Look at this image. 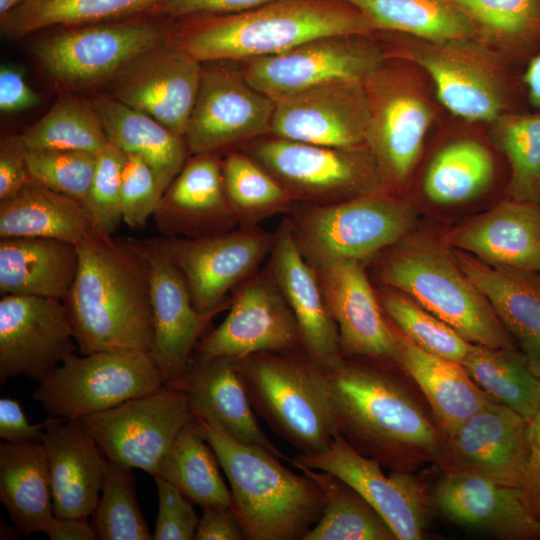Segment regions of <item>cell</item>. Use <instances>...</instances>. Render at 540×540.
<instances>
[{"label":"cell","mask_w":540,"mask_h":540,"mask_svg":"<svg viewBox=\"0 0 540 540\" xmlns=\"http://www.w3.org/2000/svg\"><path fill=\"white\" fill-rule=\"evenodd\" d=\"M393 366L345 357L323 379L338 432L391 471L411 472L439 462L445 437Z\"/></svg>","instance_id":"obj_1"},{"label":"cell","mask_w":540,"mask_h":540,"mask_svg":"<svg viewBox=\"0 0 540 540\" xmlns=\"http://www.w3.org/2000/svg\"><path fill=\"white\" fill-rule=\"evenodd\" d=\"M77 247V275L63 302L79 352L151 355L154 328L145 258L125 238L93 228Z\"/></svg>","instance_id":"obj_2"},{"label":"cell","mask_w":540,"mask_h":540,"mask_svg":"<svg viewBox=\"0 0 540 540\" xmlns=\"http://www.w3.org/2000/svg\"><path fill=\"white\" fill-rule=\"evenodd\" d=\"M181 48L197 61L254 59L277 55L309 41L369 36L377 31L343 0H276L227 15H197Z\"/></svg>","instance_id":"obj_3"},{"label":"cell","mask_w":540,"mask_h":540,"mask_svg":"<svg viewBox=\"0 0 540 540\" xmlns=\"http://www.w3.org/2000/svg\"><path fill=\"white\" fill-rule=\"evenodd\" d=\"M194 421L229 481L246 539L301 540L323 510L319 485L284 467L270 451L240 443L198 418Z\"/></svg>","instance_id":"obj_4"},{"label":"cell","mask_w":540,"mask_h":540,"mask_svg":"<svg viewBox=\"0 0 540 540\" xmlns=\"http://www.w3.org/2000/svg\"><path fill=\"white\" fill-rule=\"evenodd\" d=\"M392 55L424 70L441 104L468 121L491 123L504 113L523 111L522 74L475 38L430 41L400 34ZM527 100V99H526Z\"/></svg>","instance_id":"obj_5"},{"label":"cell","mask_w":540,"mask_h":540,"mask_svg":"<svg viewBox=\"0 0 540 540\" xmlns=\"http://www.w3.org/2000/svg\"><path fill=\"white\" fill-rule=\"evenodd\" d=\"M379 279L414 299L469 342L514 349L510 333L455 254L436 241L424 237L403 241L380 266Z\"/></svg>","instance_id":"obj_6"},{"label":"cell","mask_w":540,"mask_h":540,"mask_svg":"<svg viewBox=\"0 0 540 540\" xmlns=\"http://www.w3.org/2000/svg\"><path fill=\"white\" fill-rule=\"evenodd\" d=\"M236 365L255 410L302 454L328 448L338 432L323 372L302 348L251 354Z\"/></svg>","instance_id":"obj_7"},{"label":"cell","mask_w":540,"mask_h":540,"mask_svg":"<svg viewBox=\"0 0 540 540\" xmlns=\"http://www.w3.org/2000/svg\"><path fill=\"white\" fill-rule=\"evenodd\" d=\"M415 212L381 191L312 205L290 223L297 245L316 269L338 261H361L396 244L413 227Z\"/></svg>","instance_id":"obj_8"},{"label":"cell","mask_w":540,"mask_h":540,"mask_svg":"<svg viewBox=\"0 0 540 540\" xmlns=\"http://www.w3.org/2000/svg\"><path fill=\"white\" fill-rule=\"evenodd\" d=\"M164 386L149 354H75L63 361L33 392L49 417L78 419L103 412Z\"/></svg>","instance_id":"obj_9"},{"label":"cell","mask_w":540,"mask_h":540,"mask_svg":"<svg viewBox=\"0 0 540 540\" xmlns=\"http://www.w3.org/2000/svg\"><path fill=\"white\" fill-rule=\"evenodd\" d=\"M164 39L157 22L125 19L62 27L37 40L32 52L57 82L84 88L116 76Z\"/></svg>","instance_id":"obj_10"},{"label":"cell","mask_w":540,"mask_h":540,"mask_svg":"<svg viewBox=\"0 0 540 540\" xmlns=\"http://www.w3.org/2000/svg\"><path fill=\"white\" fill-rule=\"evenodd\" d=\"M252 156L295 200L314 205L378 192L384 182L366 145L336 148L276 137L257 143Z\"/></svg>","instance_id":"obj_11"},{"label":"cell","mask_w":540,"mask_h":540,"mask_svg":"<svg viewBox=\"0 0 540 540\" xmlns=\"http://www.w3.org/2000/svg\"><path fill=\"white\" fill-rule=\"evenodd\" d=\"M364 86L369 108L365 145L383 181L401 186L420 157L435 117L433 106L411 77L385 62Z\"/></svg>","instance_id":"obj_12"},{"label":"cell","mask_w":540,"mask_h":540,"mask_svg":"<svg viewBox=\"0 0 540 540\" xmlns=\"http://www.w3.org/2000/svg\"><path fill=\"white\" fill-rule=\"evenodd\" d=\"M192 418L184 391L164 385L77 420L108 461L154 476L162 457Z\"/></svg>","instance_id":"obj_13"},{"label":"cell","mask_w":540,"mask_h":540,"mask_svg":"<svg viewBox=\"0 0 540 540\" xmlns=\"http://www.w3.org/2000/svg\"><path fill=\"white\" fill-rule=\"evenodd\" d=\"M182 272L195 308L202 313L224 309L226 294L243 283L271 251L274 237L253 227L200 237L147 239Z\"/></svg>","instance_id":"obj_14"},{"label":"cell","mask_w":540,"mask_h":540,"mask_svg":"<svg viewBox=\"0 0 540 540\" xmlns=\"http://www.w3.org/2000/svg\"><path fill=\"white\" fill-rule=\"evenodd\" d=\"M365 37L315 39L277 55L250 59L243 74L273 100L335 82H364L385 62L384 53Z\"/></svg>","instance_id":"obj_15"},{"label":"cell","mask_w":540,"mask_h":540,"mask_svg":"<svg viewBox=\"0 0 540 540\" xmlns=\"http://www.w3.org/2000/svg\"><path fill=\"white\" fill-rule=\"evenodd\" d=\"M289 462L327 471L357 491L385 520L398 540L424 537L428 497L421 481L411 472L386 475L375 458L359 453L339 432L327 449L316 454H298Z\"/></svg>","instance_id":"obj_16"},{"label":"cell","mask_w":540,"mask_h":540,"mask_svg":"<svg viewBox=\"0 0 540 540\" xmlns=\"http://www.w3.org/2000/svg\"><path fill=\"white\" fill-rule=\"evenodd\" d=\"M77 344L62 300L3 295L0 300V383L48 378Z\"/></svg>","instance_id":"obj_17"},{"label":"cell","mask_w":540,"mask_h":540,"mask_svg":"<svg viewBox=\"0 0 540 540\" xmlns=\"http://www.w3.org/2000/svg\"><path fill=\"white\" fill-rule=\"evenodd\" d=\"M275 102L228 67L203 70L198 95L184 135L194 154L271 132Z\"/></svg>","instance_id":"obj_18"},{"label":"cell","mask_w":540,"mask_h":540,"mask_svg":"<svg viewBox=\"0 0 540 540\" xmlns=\"http://www.w3.org/2000/svg\"><path fill=\"white\" fill-rule=\"evenodd\" d=\"M297 321L273 279L257 276L238 288L223 322L195 347V357L239 359L299 349Z\"/></svg>","instance_id":"obj_19"},{"label":"cell","mask_w":540,"mask_h":540,"mask_svg":"<svg viewBox=\"0 0 540 540\" xmlns=\"http://www.w3.org/2000/svg\"><path fill=\"white\" fill-rule=\"evenodd\" d=\"M147 261L153 317L151 357L164 385L172 386L187 371L197 339L215 313L198 311L180 269L147 239L125 238Z\"/></svg>","instance_id":"obj_20"},{"label":"cell","mask_w":540,"mask_h":540,"mask_svg":"<svg viewBox=\"0 0 540 540\" xmlns=\"http://www.w3.org/2000/svg\"><path fill=\"white\" fill-rule=\"evenodd\" d=\"M274 102L271 132L277 138L336 148L365 145L369 108L364 82H335Z\"/></svg>","instance_id":"obj_21"},{"label":"cell","mask_w":540,"mask_h":540,"mask_svg":"<svg viewBox=\"0 0 540 540\" xmlns=\"http://www.w3.org/2000/svg\"><path fill=\"white\" fill-rule=\"evenodd\" d=\"M528 453V421L511 408L491 400L445 436L438 464L445 471L472 472L521 488Z\"/></svg>","instance_id":"obj_22"},{"label":"cell","mask_w":540,"mask_h":540,"mask_svg":"<svg viewBox=\"0 0 540 540\" xmlns=\"http://www.w3.org/2000/svg\"><path fill=\"white\" fill-rule=\"evenodd\" d=\"M200 62L181 47L159 46L142 54L115 77L118 101L153 117L184 137L198 95Z\"/></svg>","instance_id":"obj_23"},{"label":"cell","mask_w":540,"mask_h":540,"mask_svg":"<svg viewBox=\"0 0 540 540\" xmlns=\"http://www.w3.org/2000/svg\"><path fill=\"white\" fill-rule=\"evenodd\" d=\"M334 319L343 357L400 367L388 319L359 261H338L315 269Z\"/></svg>","instance_id":"obj_24"},{"label":"cell","mask_w":540,"mask_h":540,"mask_svg":"<svg viewBox=\"0 0 540 540\" xmlns=\"http://www.w3.org/2000/svg\"><path fill=\"white\" fill-rule=\"evenodd\" d=\"M270 253L271 278L297 321L303 351L322 372L337 368L344 360L337 325L317 272L302 255L290 223L281 225Z\"/></svg>","instance_id":"obj_25"},{"label":"cell","mask_w":540,"mask_h":540,"mask_svg":"<svg viewBox=\"0 0 540 540\" xmlns=\"http://www.w3.org/2000/svg\"><path fill=\"white\" fill-rule=\"evenodd\" d=\"M434 501L445 517L459 525L503 539L540 537V520L528 507L519 487L472 472L450 470L438 483Z\"/></svg>","instance_id":"obj_26"},{"label":"cell","mask_w":540,"mask_h":540,"mask_svg":"<svg viewBox=\"0 0 540 540\" xmlns=\"http://www.w3.org/2000/svg\"><path fill=\"white\" fill-rule=\"evenodd\" d=\"M169 387L184 391L195 418L240 443L261 447L289 461L260 428L234 358L195 357L185 374Z\"/></svg>","instance_id":"obj_27"},{"label":"cell","mask_w":540,"mask_h":540,"mask_svg":"<svg viewBox=\"0 0 540 540\" xmlns=\"http://www.w3.org/2000/svg\"><path fill=\"white\" fill-rule=\"evenodd\" d=\"M42 443L55 517L88 520L100 498L107 459L77 419L49 417Z\"/></svg>","instance_id":"obj_28"},{"label":"cell","mask_w":540,"mask_h":540,"mask_svg":"<svg viewBox=\"0 0 540 540\" xmlns=\"http://www.w3.org/2000/svg\"><path fill=\"white\" fill-rule=\"evenodd\" d=\"M152 217L167 237L227 231L237 219L226 196L219 160L212 153L195 154L164 192Z\"/></svg>","instance_id":"obj_29"},{"label":"cell","mask_w":540,"mask_h":540,"mask_svg":"<svg viewBox=\"0 0 540 540\" xmlns=\"http://www.w3.org/2000/svg\"><path fill=\"white\" fill-rule=\"evenodd\" d=\"M445 242L492 265L540 272V203L507 198L450 231Z\"/></svg>","instance_id":"obj_30"},{"label":"cell","mask_w":540,"mask_h":540,"mask_svg":"<svg viewBox=\"0 0 540 540\" xmlns=\"http://www.w3.org/2000/svg\"><path fill=\"white\" fill-rule=\"evenodd\" d=\"M388 322L398 349L400 368L422 391L444 437L493 400L460 362L421 349L389 319Z\"/></svg>","instance_id":"obj_31"},{"label":"cell","mask_w":540,"mask_h":540,"mask_svg":"<svg viewBox=\"0 0 540 540\" xmlns=\"http://www.w3.org/2000/svg\"><path fill=\"white\" fill-rule=\"evenodd\" d=\"M79 266L77 244L48 237L0 238L1 295L64 300Z\"/></svg>","instance_id":"obj_32"},{"label":"cell","mask_w":540,"mask_h":540,"mask_svg":"<svg viewBox=\"0 0 540 540\" xmlns=\"http://www.w3.org/2000/svg\"><path fill=\"white\" fill-rule=\"evenodd\" d=\"M456 259L533 362L540 358V272L497 266L459 252Z\"/></svg>","instance_id":"obj_33"},{"label":"cell","mask_w":540,"mask_h":540,"mask_svg":"<svg viewBox=\"0 0 540 540\" xmlns=\"http://www.w3.org/2000/svg\"><path fill=\"white\" fill-rule=\"evenodd\" d=\"M0 501L24 536L44 532L54 521L48 458L42 442L0 443Z\"/></svg>","instance_id":"obj_34"},{"label":"cell","mask_w":540,"mask_h":540,"mask_svg":"<svg viewBox=\"0 0 540 540\" xmlns=\"http://www.w3.org/2000/svg\"><path fill=\"white\" fill-rule=\"evenodd\" d=\"M91 105L109 140L124 153L143 158L165 192L185 165L188 147L182 136L115 98H99Z\"/></svg>","instance_id":"obj_35"},{"label":"cell","mask_w":540,"mask_h":540,"mask_svg":"<svg viewBox=\"0 0 540 540\" xmlns=\"http://www.w3.org/2000/svg\"><path fill=\"white\" fill-rule=\"evenodd\" d=\"M91 229L81 201L32 181L0 202V238L48 237L77 244Z\"/></svg>","instance_id":"obj_36"},{"label":"cell","mask_w":540,"mask_h":540,"mask_svg":"<svg viewBox=\"0 0 540 540\" xmlns=\"http://www.w3.org/2000/svg\"><path fill=\"white\" fill-rule=\"evenodd\" d=\"M471 25L474 38L525 68L540 51V0H446Z\"/></svg>","instance_id":"obj_37"},{"label":"cell","mask_w":540,"mask_h":540,"mask_svg":"<svg viewBox=\"0 0 540 540\" xmlns=\"http://www.w3.org/2000/svg\"><path fill=\"white\" fill-rule=\"evenodd\" d=\"M168 0H25L0 18L2 34L17 39L52 26L111 22L158 13Z\"/></svg>","instance_id":"obj_38"},{"label":"cell","mask_w":540,"mask_h":540,"mask_svg":"<svg viewBox=\"0 0 540 540\" xmlns=\"http://www.w3.org/2000/svg\"><path fill=\"white\" fill-rule=\"evenodd\" d=\"M461 364L493 400L516 411L528 422L539 410L540 377L526 354L472 344Z\"/></svg>","instance_id":"obj_39"},{"label":"cell","mask_w":540,"mask_h":540,"mask_svg":"<svg viewBox=\"0 0 540 540\" xmlns=\"http://www.w3.org/2000/svg\"><path fill=\"white\" fill-rule=\"evenodd\" d=\"M219 467L214 450L198 431L193 417L162 457L154 476L174 485L201 509L212 505L233 506L231 491Z\"/></svg>","instance_id":"obj_40"},{"label":"cell","mask_w":540,"mask_h":540,"mask_svg":"<svg viewBox=\"0 0 540 540\" xmlns=\"http://www.w3.org/2000/svg\"><path fill=\"white\" fill-rule=\"evenodd\" d=\"M324 494L318 523L301 540H395L379 513L350 485L327 471L295 465Z\"/></svg>","instance_id":"obj_41"},{"label":"cell","mask_w":540,"mask_h":540,"mask_svg":"<svg viewBox=\"0 0 540 540\" xmlns=\"http://www.w3.org/2000/svg\"><path fill=\"white\" fill-rule=\"evenodd\" d=\"M495 163L491 152L474 139L443 147L430 162L423 181L427 198L439 205L470 201L492 184Z\"/></svg>","instance_id":"obj_42"},{"label":"cell","mask_w":540,"mask_h":540,"mask_svg":"<svg viewBox=\"0 0 540 540\" xmlns=\"http://www.w3.org/2000/svg\"><path fill=\"white\" fill-rule=\"evenodd\" d=\"M376 30L430 41L474 38L468 21L446 0H343Z\"/></svg>","instance_id":"obj_43"},{"label":"cell","mask_w":540,"mask_h":540,"mask_svg":"<svg viewBox=\"0 0 540 540\" xmlns=\"http://www.w3.org/2000/svg\"><path fill=\"white\" fill-rule=\"evenodd\" d=\"M490 124L509 166L507 198L540 203V110L507 112Z\"/></svg>","instance_id":"obj_44"},{"label":"cell","mask_w":540,"mask_h":540,"mask_svg":"<svg viewBox=\"0 0 540 540\" xmlns=\"http://www.w3.org/2000/svg\"><path fill=\"white\" fill-rule=\"evenodd\" d=\"M19 138L26 150L75 151L95 156L109 142L92 105L72 96L58 98Z\"/></svg>","instance_id":"obj_45"},{"label":"cell","mask_w":540,"mask_h":540,"mask_svg":"<svg viewBox=\"0 0 540 540\" xmlns=\"http://www.w3.org/2000/svg\"><path fill=\"white\" fill-rule=\"evenodd\" d=\"M226 196L237 220L254 223L286 211L295 201L284 185L253 157L231 153L222 163Z\"/></svg>","instance_id":"obj_46"},{"label":"cell","mask_w":540,"mask_h":540,"mask_svg":"<svg viewBox=\"0 0 540 540\" xmlns=\"http://www.w3.org/2000/svg\"><path fill=\"white\" fill-rule=\"evenodd\" d=\"M380 304L392 324L421 349L460 363L468 355L473 343L408 295L391 288L382 292Z\"/></svg>","instance_id":"obj_47"},{"label":"cell","mask_w":540,"mask_h":540,"mask_svg":"<svg viewBox=\"0 0 540 540\" xmlns=\"http://www.w3.org/2000/svg\"><path fill=\"white\" fill-rule=\"evenodd\" d=\"M91 524L101 540H151L139 508L131 468L107 460Z\"/></svg>","instance_id":"obj_48"},{"label":"cell","mask_w":540,"mask_h":540,"mask_svg":"<svg viewBox=\"0 0 540 540\" xmlns=\"http://www.w3.org/2000/svg\"><path fill=\"white\" fill-rule=\"evenodd\" d=\"M97 156L75 151L26 150L30 181L84 203L93 180Z\"/></svg>","instance_id":"obj_49"},{"label":"cell","mask_w":540,"mask_h":540,"mask_svg":"<svg viewBox=\"0 0 540 540\" xmlns=\"http://www.w3.org/2000/svg\"><path fill=\"white\" fill-rule=\"evenodd\" d=\"M125 153L109 140L104 150L97 155L95 172L84 206L90 217L92 228L113 235L120 223L121 184Z\"/></svg>","instance_id":"obj_50"},{"label":"cell","mask_w":540,"mask_h":540,"mask_svg":"<svg viewBox=\"0 0 540 540\" xmlns=\"http://www.w3.org/2000/svg\"><path fill=\"white\" fill-rule=\"evenodd\" d=\"M163 194L150 165L138 155L125 153L121 184L122 222L131 228L145 226Z\"/></svg>","instance_id":"obj_51"},{"label":"cell","mask_w":540,"mask_h":540,"mask_svg":"<svg viewBox=\"0 0 540 540\" xmlns=\"http://www.w3.org/2000/svg\"><path fill=\"white\" fill-rule=\"evenodd\" d=\"M158 493V515L152 539L193 540L200 517L193 503L174 485L154 476Z\"/></svg>","instance_id":"obj_52"},{"label":"cell","mask_w":540,"mask_h":540,"mask_svg":"<svg viewBox=\"0 0 540 540\" xmlns=\"http://www.w3.org/2000/svg\"><path fill=\"white\" fill-rule=\"evenodd\" d=\"M29 181L19 135L5 138L0 145V202L16 195Z\"/></svg>","instance_id":"obj_53"},{"label":"cell","mask_w":540,"mask_h":540,"mask_svg":"<svg viewBox=\"0 0 540 540\" xmlns=\"http://www.w3.org/2000/svg\"><path fill=\"white\" fill-rule=\"evenodd\" d=\"M276 0H168L158 13L171 18L237 14Z\"/></svg>","instance_id":"obj_54"},{"label":"cell","mask_w":540,"mask_h":540,"mask_svg":"<svg viewBox=\"0 0 540 540\" xmlns=\"http://www.w3.org/2000/svg\"><path fill=\"white\" fill-rule=\"evenodd\" d=\"M246 535L233 506L212 505L202 508L195 540H242Z\"/></svg>","instance_id":"obj_55"},{"label":"cell","mask_w":540,"mask_h":540,"mask_svg":"<svg viewBox=\"0 0 540 540\" xmlns=\"http://www.w3.org/2000/svg\"><path fill=\"white\" fill-rule=\"evenodd\" d=\"M45 425L46 421L30 423L16 399H0V438L3 441L42 442Z\"/></svg>","instance_id":"obj_56"},{"label":"cell","mask_w":540,"mask_h":540,"mask_svg":"<svg viewBox=\"0 0 540 540\" xmlns=\"http://www.w3.org/2000/svg\"><path fill=\"white\" fill-rule=\"evenodd\" d=\"M528 461L522 484L524 499L540 520V408L528 422Z\"/></svg>","instance_id":"obj_57"},{"label":"cell","mask_w":540,"mask_h":540,"mask_svg":"<svg viewBox=\"0 0 540 540\" xmlns=\"http://www.w3.org/2000/svg\"><path fill=\"white\" fill-rule=\"evenodd\" d=\"M38 102L37 94L27 85L22 74L13 68L0 69V110L3 113L28 109Z\"/></svg>","instance_id":"obj_58"},{"label":"cell","mask_w":540,"mask_h":540,"mask_svg":"<svg viewBox=\"0 0 540 540\" xmlns=\"http://www.w3.org/2000/svg\"><path fill=\"white\" fill-rule=\"evenodd\" d=\"M44 533L51 540L98 539L91 522L78 518H55Z\"/></svg>","instance_id":"obj_59"},{"label":"cell","mask_w":540,"mask_h":540,"mask_svg":"<svg viewBox=\"0 0 540 540\" xmlns=\"http://www.w3.org/2000/svg\"><path fill=\"white\" fill-rule=\"evenodd\" d=\"M522 82L527 103L534 109L540 110V51L526 64Z\"/></svg>","instance_id":"obj_60"},{"label":"cell","mask_w":540,"mask_h":540,"mask_svg":"<svg viewBox=\"0 0 540 540\" xmlns=\"http://www.w3.org/2000/svg\"><path fill=\"white\" fill-rule=\"evenodd\" d=\"M24 1L25 0H0V18L4 17Z\"/></svg>","instance_id":"obj_61"},{"label":"cell","mask_w":540,"mask_h":540,"mask_svg":"<svg viewBox=\"0 0 540 540\" xmlns=\"http://www.w3.org/2000/svg\"><path fill=\"white\" fill-rule=\"evenodd\" d=\"M534 365H535V368H536V371L540 377V358H538L536 361H534Z\"/></svg>","instance_id":"obj_62"}]
</instances>
